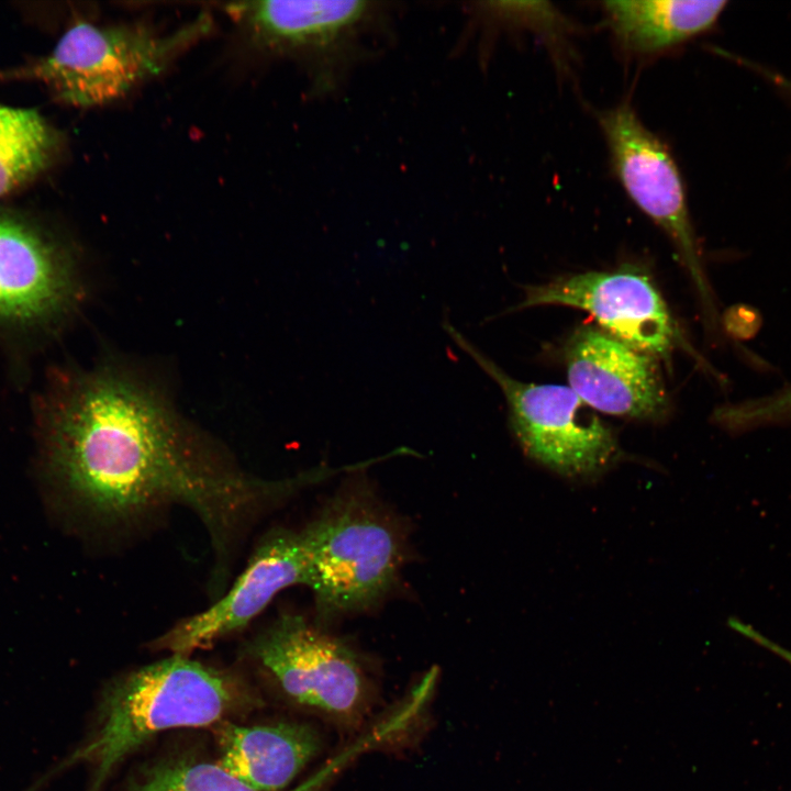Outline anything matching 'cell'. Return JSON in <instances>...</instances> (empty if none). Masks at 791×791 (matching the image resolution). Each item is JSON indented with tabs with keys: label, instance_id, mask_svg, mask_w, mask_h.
Instances as JSON below:
<instances>
[{
	"label": "cell",
	"instance_id": "d6986e66",
	"mask_svg": "<svg viewBox=\"0 0 791 791\" xmlns=\"http://www.w3.org/2000/svg\"><path fill=\"white\" fill-rule=\"evenodd\" d=\"M349 757L344 754L339 758H337L335 761L330 764L326 768H323L320 772H317L315 776L310 778L308 781L303 782L302 784L298 786L297 788L290 790V791H317L322 784L335 772L337 771L338 767L344 765Z\"/></svg>",
	"mask_w": 791,
	"mask_h": 791
},
{
	"label": "cell",
	"instance_id": "30bf717a",
	"mask_svg": "<svg viewBox=\"0 0 791 791\" xmlns=\"http://www.w3.org/2000/svg\"><path fill=\"white\" fill-rule=\"evenodd\" d=\"M653 358L601 328L583 326L565 349L568 387L595 412L660 420L669 402Z\"/></svg>",
	"mask_w": 791,
	"mask_h": 791
},
{
	"label": "cell",
	"instance_id": "5b68a950",
	"mask_svg": "<svg viewBox=\"0 0 791 791\" xmlns=\"http://www.w3.org/2000/svg\"><path fill=\"white\" fill-rule=\"evenodd\" d=\"M453 342L491 378L509 406V422L526 456L568 478L589 479L613 466L622 452L613 432L568 386L523 382L508 375L448 319Z\"/></svg>",
	"mask_w": 791,
	"mask_h": 791
},
{
	"label": "cell",
	"instance_id": "e0dca14e",
	"mask_svg": "<svg viewBox=\"0 0 791 791\" xmlns=\"http://www.w3.org/2000/svg\"><path fill=\"white\" fill-rule=\"evenodd\" d=\"M712 421L733 434L791 425V385L765 396L721 404L714 409Z\"/></svg>",
	"mask_w": 791,
	"mask_h": 791
},
{
	"label": "cell",
	"instance_id": "2e32d148",
	"mask_svg": "<svg viewBox=\"0 0 791 791\" xmlns=\"http://www.w3.org/2000/svg\"><path fill=\"white\" fill-rule=\"evenodd\" d=\"M129 791H254L219 764L174 760L154 766Z\"/></svg>",
	"mask_w": 791,
	"mask_h": 791
},
{
	"label": "cell",
	"instance_id": "5bb4252c",
	"mask_svg": "<svg viewBox=\"0 0 791 791\" xmlns=\"http://www.w3.org/2000/svg\"><path fill=\"white\" fill-rule=\"evenodd\" d=\"M726 1H604L608 25L626 51L651 55L676 47L710 30Z\"/></svg>",
	"mask_w": 791,
	"mask_h": 791
},
{
	"label": "cell",
	"instance_id": "6da1fadb",
	"mask_svg": "<svg viewBox=\"0 0 791 791\" xmlns=\"http://www.w3.org/2000/svg\"><path fill=\"white\" fill-rule=\"evenodd\" d=\"M49 475L79 514L124 527L172 505L200 520L216 570L246 532L287 501L285 479L249 475L221 457L138 378L101 367L70 378L45 419Z\"/></svg>",
	"mask_w": 791,
	"mask_h": 791
},
{
	"label": "cell",
	"instance_id": "8992f818",
	"mask_svg": "<svg viewBox=\"0 0 791 791\" xmlns=\"http://www.w3.org/2000/svg\"><path fill=\"white\" fill-rule=\"evenodd\" d=\"M296 703L350 724L364 714L370 693L359 655L342 638L299 614H281L245 646Z\"/></svg>",
	"mask_w": 791,
	"mask_h": 791
},
{
	"label": "cell",
	"instance_id": "9a60e30c",
	"mask_svg": "<svg viewBox=\"0 0 791 791\" xmlns=\"http://www.w3.org/2000/svg\"><path fill=\"white\" fill-rule=\"evenodd\" d=\"M59 138L34 110L0 104V197L45 169Z\"/></svg>",
	"mask_w": 791,
	"mask_h": 791
},
{
	"label": "cell",
	"instance_id": "8fae6325",
	"mask_svg": "<svg viewBox=\"0 0 791 791\" xmlns=\"http://www.w3.org/2000/svg\"><path fill=\"white\" fill-rule=\"evenodd\" d=\"M227 9L257 46L320 65L353 49L382 12L378 2L361 0L249 1Z\"/></svg>",
	"mask_w": 791,
	"mask_h": 791
},
{
	"label": "cell",
	"instance_id": "277c9868",
	"mask_svg": "<svg viewBox=\"0 0 791 791\" xmlns=\"http://www.w3.org/2000/svg\"><path fill=\"white\" fill-rule=\"evenodd\" d=\"M210 27L204 14L170 33L142 24L100 26L78 21L47 56L11 73L14 78L42 81L64 103L103 105L159 75Z\"/></svg>",
	"mask_w": 791,
	"mask_h": 791
},
{
	"label": "cell",
	"instance_id": "ba28073f",
	"mask_svg": "<svg viewBox=\"0 0 791 791\" xmlns=\"http://www.w3.org/2000/svg\"><path fill=\"white\" fill-rule=\"evenodd\" d=\"M541 305L581 309L602 331L644 354L668 361L681 348L715 374L686 339L653 281L633 267L569 275L528 286L514 309Z\"/></svg>",
	"mask_w": 791,
	"mask_h": 791
},
{
	"label": "cell",
	"instance_id": "52a82bcc",
	"mask_svg": "<svg viewBox=\"0 0 791 791\" xmlns=\"http://www.w3.org/2000/svg\"><path fill=\"white\" fill-rule=\"evenodd\" d=\"M613 169L631 200L671 239L700 298L708 326L718 314L695 242L686 190L667 146L627 103L599 115Z\"/></svg>",
	"mask_w": 791,
	"mask_h": 791
},
{
	"label": "cell",
	"instance_id": "ac0fdd59",
	"mask_svg": "<svg viewBox=\"0 0 791 791\" xmlns=\"http://www.w3.org/2000/svg\"><path fill=\"white\" fill-rule=\"evenodd\" d=\"M731 627L734 628L739 634L744 635L745 637L749 638L750 640L757 643L758 645L762 646L764 648L775 653L782 659H784L787 662L791 665V651L781 647L780 645L776 644L771 639L765 637L759 632L754 630L751 626L738 621V620H731L729 621Z\"/></svg>",
	"mask_w": 791,
	"mask_h": 791
},
{
	"label": "cell",
	"instance_id": "7a4b0ae2",
	"mask_svg": "<svg viewBox=\"0 0 791 791\" xmlns=\"http://www.w3.org/2000/svg\"><path fill=\"white\" fill-rule=\"evenodd\" d=\"M172 654L130 671L104 691L90 738L64 762H87L88 791H101L116 766L156 734L218 722L243 691L231 675Z\"/></svg>",
	"mask_w": 791,
	"mask_h": 791
},
{
	"label": "cell",
	"instance_id": "9c48e42d",
	"mask_svg": "<svg viewBox=\"0 0 791 791\" xmlns=\"http://www.w3.org/2000/svg\"><path fill=\"white\" fill-rule=\"evenodd\" d=\"M305 528H275L256 545L236 580L210 606L187 616L153 642L155 648L189 655L245 628L282 590L308 586Z\"/></svg>",
	"mask_w": 791,
	"mask_h": 791
},
{
	"label": "cell",
	"instance_id": "ffe728a7",
	"mask_svg": "<svg viewBox=\"0 0 791 791\" xmlns=\"http://www.w3.org/2000/svg\"><path fill=\"white\" fill-rule=\"evenodd\" d=\"M764 74H767L769 78H771L777 85H779L781 88H783L790 96H791V81L788 80L784 77L777 76L773 74H768L767 71H764Z\"/></svg>",
	"mask_w": 791,
	"mask_h": 791
},
{
	"label": "cell",
	"instance_id": "4fadbf2b",
	"mask_svg": "<svg viewBox=\"0 0 791 791\" xmlns=\"http://www.w3.org/2000/svg\"><path fill=\"white\" fill-rule=\"evenodd\" d=\"M218 739V764L254 791L285 789L321 749L316 731L301 723H224Z\"/></svg>",
	"mask_w": 791,
	"mask_h": 791
},
{
	"label": "cell",
	"instance_id": "3957f363",
	"mask_svg": "<svg viewBox=\"0 0 791 791\" xmlns=\"http://www.w3.org/2000/svg\"><path fill=\"white\" fill-rule=\"evenodd\" d=\"M342 489L304 526L311 590L319 625L376 606L393 588L404 562V533L370 490Z\"/></svg>",
	"mask_w": 791,
	"mask_h": 791
},
{
	"label": "cell",
	"instance_id": "7c38bea8",
	"mask_svg": "<svg viewBox=\"0 0 791 791\" xmlns=\"http://www.w3.org/2000/svg\"><path fill=\"white\" fill-rule=\"evenodd\" d=\"M71 256L38 230L0 213V322L40 325L78 299Z\"/></svg>",
	"mask_w": 791,
	"mask_h": 791
}]
</instances>
